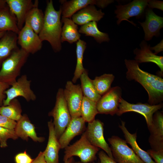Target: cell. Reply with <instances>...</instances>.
<instances>
[{
	"label": "cell",
	"mask_w": 163,
	"mask_h": 163,
	"mask_svg": "<svg viewBox=\"0 0 163 163\" xmlns=\"http://www.w3.org/2000/svg\"><path fill=\"white\" fill-rule=\"evenodd\" d=\"M140 49L136 48L133 50L135 55V60L139 63L151 62L155 63L160 68L161 73L163 72V56L155 54L150 50V46L143 40L140 43Z\"/></svg>",
	"instance_id": "obj_20"
},
{
	"label": "cell",
	"mask_w": 163,
	"mask_h": 163,
	"mask_svg": "<svg viewBox=\"0 0 163 163\" xmlns=\"http://www.w3.org/2000/svg\"><path fill=\"white\" fill-rule=\"evenodd\" d=\"M33 7L28 13L25 21L37 34H39L42 28L44 14L38 7V1H35Z\"/></svg>",
	"instance_id": "obj_26"
},
{
	"label": "cell",
	"mask_w": 163,
	"mask_h": 163,
	"mask_svg": "<svg viewBox=\"0 0 163 163\" xmlns=\"http://www.w3.org/2000/svg\"><path fill=\"white\" fill-rule=\"evenodd\" d=\"M126 123L121 121V124H119V127L124 134L127 143L131 146L132 149L136 155L145 163H155L146 152L141 149L136 142V132L132 134L127 129Z\"/></svg>",
	"instance_id": "obj_22"
},
{
	"label": "cell",
	"mask_w": 163,
	"mask_h": 163,
	"mask_svg": "<svg viewBox=\"0 0 163 163\" xmlns=\"http://www.w3.org/2000/svg\"><path fill=\"white\" fill-rule=\"evenodd\" d=\"M22 109L20 103L17 98L12 100L6 106H0V114L16 122L22 117Z\"/></svg>",
	"instance_id": "obj_30"
},
{
	"label": "cell",
	"mask_w": 163,
	"mask_h": 163,
	"mask_svg": "<svg viewBox=\"0 0 163 163\" xmlns=\"http://www.w3.org/2000/svg\"><path fill=\"white\" fill-rule=\"evenodd\" d=\"M81 117L85 122L90 123L94 120L98 113L97 108V103L83 96L81 110Z\"/></svg>",
	"instance_id": "obj_31"
},
{
	"label": "cell",
	"mask_w": 163,
	"mask_h": 163,
	"mask_svg": "<svg viewBox=\"0 0 163 163\" xmlns=\"http://www.w3.org/2000/svg\"><path fill=\"white\" fill-rule=\"evenodd\" d=\"M103 123L98 119L88 123L84 133L87 138L93 145L103 149L111 158L113 159L111 150L105 140L104 135Z\"/></svg>",
	"instance_id": "obj_11"
},
{
	"label": "cell",
	"mask_w": 163,
	"mask_h": 163,
	"mask_svg": "<svg viewBox=\"0 0 163 163\" xmlns=\"http://www.w3.org/2000/svg\"><path fill=\"white\" fill-rule=\"evenodd\" d=\"M75 161L74 158L73 157L69 159L67 161H65L64 163H74Z\"/></svg>",
	"instance_id": "obj_44"
},
{
	"label": "cell",
	"mask_w": 163,
	"mask_h": 163,
	"mask_svg": "<svg viewBox=\"0 0 163 163\" xmlns=\"http://www.w3.org/2000/svg\"><path fill=\"white\" fill-rule=\"evenodd\" d=\"M104 15L101 9L97 10L94 5H89L77 11L71 18L75 24L82 26L90 22H98Z\"/></svg>",
	"instance_id": "obj_21"
},
{
	"label": "cell",
	"mask_w": 163,
	"mask_h": 163,
	"mask_svg": "<svg viewBox=\"0 0 163 163\" xmlns=\"http://www.w3.org/2000/svg\"><path fill=\"white\" fill-rule=\"evenodd\" d=\"M99 148L89 142L84 133L79 140L64 148L63 161L64 162L74 156H77L83 163L94 162L97 159L96 155Z\"/></svg>",
	"instance_id": "obj_4"
},
{
	"label": "cell",
	"mask_w": 163,
	"mask_h": 163,
	"mask_svg": "<svg viewBox=\"0 0 163 163\" xmlns=\"http://www.w3.org/2000/svg\"><path fill=\"white\" fill-rule=\"evenodd\" d=\"M49 131L48 141L45 150L43 152L45 159L47 163H59V152L61 149L57 138L52 120L48 122Z\"/></svg>",
	"instance_id": "obj_19"
},
{
	"label": "cell",
	"mask_w": 163,
	"mask_h": 163,
	"mask_svg": "<svg viewBox=\"0 0 163 163\" xmlns=\"http://www.w3.org/2000/svg\"><path fill=\"white\" fill-rule=\"evenodd\" d=\"M7 6L6 0H0V10Z\"/></svg>",
	"instance_id": "obj_43"
},
{
	"label": "cell",
	"mask_w": 163,
	"mask_h": 163,
	"mask_svg": "<svg viewBox=\"0 0 163 163\" xmlns=\"http://www.w3.org/2000/svg\"><path fill=\"white\" fill-rule=\"evenodd\" d=\"M114 161L117 163H145L127 145L125 140L113 136L108 139Z\"/></svg>",
	"instance_id": "obj_6"
},
{
	"label": "cell",
	"mask_w": 163,
	"mask_h": 163,
	"mask_svg": "<svg viewBox=\"0 0 163 163\" xmlns=\"http://www.w3.org/2000/svg\"><path fill=\"white\" fill-rule=\"evenodd\" d=\"M79 32L85 34L86 36L94 37L96 42L101 43L104 42H108L110 40L108 34L100 31L97 27V22H89L81 26L78 30Z\"/></svg>",
	"instance_id": "obj_28"
},
{
	"label": "cell",
	"mask_w": 163,
	"mask_h": 163,
	"mask_svg": "<svg viewBox=\"0 0 163 163\" xmlns=\"http://www.w3.org/2000/svg\"><path fill=\"white\" fill-rule=\"evenodd\" d=\"M20 30L16 18L8 5L0 10V32L11 31L18 34Z\"/></svg>",
	"instance_id": "obj_27"
},
{
	"label": "cell",
	"mask_w": 163,
	"mask_h": 163,
	"mask_svg": "<svg viewBox=\"0 0 163 163\" xmlns=\"http://www.w3.org/2000/svg\"><path fill=\"white\" fill-rule=\"evenodd\" d=\"M14 130H11L0 126V146L6 147L7 141L9 139L16 140L18 138Z\"/></svg>",
	"instance_id": "obj_34"
},
{
	"label": "cell",
	"mask_w": 163,
	"mask_h": 163,
	"mask_svg": "<svg viewBox=\"0 0 163 163\" xmlns=\"http://www.w3.org/2000/svg\"><path fill=\"white\" fill-rule=\"evenodd\" d=\"M11 12L15 16L20 30L24 26L26 17L34 3L31 0H6Z\"/></svg>",
	"instance_id": "obj_16"
},
{
	"label": "cell",
	"mask_w": 163,
	"mask_h": 163,
	"mask_svg": "<svg viewBox=\"0 0 163 163\" xmlns=\"http://www.w3.org/2000/svg\"><path fill=\"white\" fill-rule=\"evenodd\" d=\"M79 78L83 96L97 103L101 96L96 91L93 84L92 80L89 77L86 70L85 69Z\"/></svg>",
	"instance_id": "obj_29"
},
{
	"label": "cell",
	"mask_w": 163,
	"mask_h": 163,
	"mask_svg": "<svg viewBox=\"0 0 163 163\" xmlns=\"http://www.w3.org/2000/svg\"><path fill=\"white\" fill-rule=\"evenodd\" d=\"M29 55L21 48H18L13 51L1 65L0 82L10 86L14 82L20 75Z\"/></svg>",
	"instance_id": "obj_3"
},
{
	"label": "cell",
	"mask_w": 163,
	"mask_h": 163,
	"mask_svg": "<svg viewBox=\"0 0 163 163\" xmlns=\"http://www.w3.org/2000/svg\"><path fill=\"white\" fill-rule=\"evenodd\" d=\"M48 115L52 117L56 136L58 139L71 120L67 103L64 97L63 89L59 88L57 93L56 101L53 109Z\"/></svg>",
	"instance_id": "obj_5"
},
{
	"label": "cell",
	"mask_w": 163,
	"mask_h": 163,
	"mask_svg": "<svg viewBox=\"0 0 163 163\" xmlns=\"http://www.w3.org/2000/svg\"><path fill=\"white\" fill-rule=\"evenodd\" d=\"M16 124V121L0 114V126L14 130Z\"/></svg>",
	"instance_id": "obj_35"
},
{
	"label": "cell",
	"mask_w": 163,
	"mask_h": 163,
	"mask_svg": "<svg viewBox=\"0 0 163 163\" xmlns=\"http://www.w3.org/2000/svg\"><path fill=\"white\" fill-rule=\"evenodd\" d=\"M42 42L38 34L26 23L18 34V43L29 54H34L40 50Z\"/></svg>",
	"instance_id": "obj_13"
},
{
	"label": "cell",
	"mask_w": 163,
	"mask_h": 163,
	"mask_svg": "<svg viewBox=\"0 0 163 163\" xmlns=\"http://www.w3.org/2000/svg\"><path fill=\"white\" fill-rule=\"evenodd\" d=\"M31 81L27 79L26 75H21L5 91L6 98L3 102V106L8 105L13 99L18 97H23L26 101H34L36 95L31 89Z\"/></svg>",
	"instance_id": "obj_7"
},
{
	"label": "cell",
	"mask_w": 163,
	"mask_h": 163,
	"mask_svg": "<svg viewBox=\"0 0 163 163\" xmlns=\"http://www.w3.org/2000/svg\"><path fill=\"white\" fill-rule=\"evenodd\" d=\"M146 152L155 163H163V150L155 151L151 149H148Z\"/></svg>",
	"instance_id": "obj_36"
},
{
	"label": "cell",
	"mask_w": 163,
	"mask_h": 163,
	"mask_svg": "<svg viewBox=\"0 0 163 163\" xmlns=\"http://www.w3.org/2000/svg\"><path fill=\"white\" fill-rule=\"evenodd\" d=\"M62 5V18H70L77 12L89 5L97 6L98 0H72L59 1Z\"/></svg>",
	"instance_id": "obj_23"
},
{
	"label": "cell",
	"mask_w": 163,
	"mask_h": 163,
	"mask_svg": "<svg viewBox=\"0 0 163 163\" xmlns=\"http://www.w3.org/2000/svg\"><path fill=\"white\" fill-rule=\"evenodd\" d=\"M121 88L117 86L111 88L101 96L97 102L98 113L109 114L113 116L117 112L122 98Z\"/></svg>",
	"instance_id": "obj_10"
},
{
	"label": "cell",
	"mask_w": 163,
	"mask_h": 163,
	"mask_svg": "<svg viewBox=\"0 0 163 163\" xmlns=\"http://www.w3.org/2000/svg\"><path fill=\"white\" fill-rule=\"evenodd\" d=\"M61 21L63 24L61 34V43L67 41L70 43H72L77 42L80 39L81 36L77 25L70 18H62Z\"/></svg>",
	"instance_id": "obj_25"
},
{
	"label": "cell",
	"mask_w": 163,
	"mask_h": 163,
	"mask_svg": "<svg viewBox=\"0 0 163 163\" xmlns=\"http://www.w3.org/2000/svg\"><path fill=\"white\" fill-rule=\"evenodd\" d=\"M150 132L149 142L151 149L163 150V113L157 111L153 114L151 125L148 127Z\"/></svg>",
	"instance_id": "obj_14"
},
{
	"label": "cell",
	"mask_w": 163,
	"mask_h": 163,
	"mask_svg": "<svg viewBox=\"0 0 163 163\" xmlns=\"http://www.w3.org/2000/svg\"><path fill=\"white\" fill-rule=\"evenodd\" d=\"M76 54L77 63L72 79V82L75 83L83 72L85 70L83 65V59L84 51L86 47V43L80 39L76 42Z\"/></svg>",
	"instance_id": "obj_33"
},
{
	"label": "cell",
	"mask_w": 163,
	"mask_h": 163,
	"mask_svg": "<svg viewBox=\"0 0 163 163\" xmlns=\"http://www.w3.org/2000/svg\"><path fill=\"white\" fill-rule=\"evenodd\" d=\"M10 86L8 84L0 82V106H2L3 101L6 98L5 91L9 88Z\"/></svg>",
	"instance_id": "obj_40"
},
{
	"label": "cell",
	"mask_w": 163,
	"mask_h": 163,
	"mask_svg": "<svg viewBox=\"0 0 163 163\" xmlns=\"http://www.w3.org/2000/svg\"><path fill=\"white\" fill-rule=\"evenodd\" d=\"M163 107V103L157 105H151L148 103H138L136 104L128 102L122 98L120 103L118 109L116 114L118 116L129 112H134L143 116L146 120L148 127L152 123V117L155 113Z\"/></svg>",
	"instance_id": "obj_8"
},
{
	"label": "cell",
	"mask_w": 163,
	"mask_h": 163,
	"mask_svg": "<svg viewBox=\"0 0 163 163\" xmlns=\"http://www.w3.org/2000/svg\"><path fill=\"white\" fill-rule=\"evenodd\" d=\"M14 131L18 138L27 141L29 138L35 142H43L45 139L44 137L37 136L34 125L26 114L22 115L21 119L17 122Z\"/></svg>",
	"instance_id": "obj_18"
},
{
	"label": "cell",
	"mask_w": 163,
	"mask_h": 163,
	"mask_svg": "<svg viewBox=\"0 0 163 163\" xmlns=\"http://www.w3.org/2000/svg\"><path fill=\"white\" fill-rule=\"evenodd\" d=\"M74 163H83L82 162H81V161H75L74 162ZM95 163L94 162H90V163Z\"/></svg>",
	"instance_id": "obj_46"
},
{
	"label": "cell",
	"mask_w": 163,
	"mask_h": 163,
	"mask_svg": "<svg viewBox=\"0 0 163 163\" xmlns=\"http://www.w3.org/2000/svg\"><path fill=\"white\" fill-rule=\"evenodd\" d=\"M114 76L111 74H104L96 77L92 82L97 92L101 96L107 92L114 79Z\"/></svg>",
	"instance_id": "obj_32"
},
{
	"label": "cell",
	"mask_w": 163,
	"mask_h": 163,
	"mask_svg": "<svg viewBox=\"0 0 163 163\" xmlns=\"http://www.w3.org/2000/svg\"><path fill=\"white\" fill-rule=\"evenodd\" d=\"M85 122L81 117L72 118L70 123L58 139L61 149H64L69 145L75 136L84 132L86 129Z\"/></svg>",
	"instance_id": "obj_17"
},
{
	"label": "cell",
	"mask_w": 163,
	"mask_h": 163,
	"mask_svg": "<svg viewBox=\"0 0 163 163\" xmlns=\"http://www.w3.org/2000/svg\"><path fill=\"white\" fill-rule=\"evenodd\" d=\"M127 71L126 77L129 81L134 80L140 84L148 94V104L155 105L163 101V79L157 75L142 70L135 60H125Z\"/></svg>",
	"instance_id": "obj_1"
},
{
	"label": "cell",
	"mask_w": 163,
	"mask_h": 163,
	"mask_svg": "<svg viewBox=\"0 0 163 163\" xmlns=\"http://www.w3.org/2000/svg\"><path fill=\"white\" fill-rule=\"evenodd\" d=\"M148 1V0H134L125 5H116L115 13L117 19V24L119 25L122 21H126L135 25L133 22L129 21V19L133 17L138 19L142 18L147 7Z\"/></svg>",
	"instance_id": "obj_9"
},
{
	"label": "cell",
	"mask_w": 163,
	"mask_h": 163,
	"mask_svg": "<svg viewBox=\"0 0 163 163\" xmlns=\"http://www.w3.org/2000/svg\"><path fill=\"white\" fill-rule=\"evenodd\" d=\"M98 156L99 158L98 163H117L103 151L99 152Z\"/></svg>",
	"instance_id": "obj_38"
},
{
	"label": "cell",
	"mask_w": 163,
	"mask_h": 163,
	"mask_svg": "<svg viewBox=\"0 0 163 163\" xmlns=\"http://www.w3.org/2000/svg\"><path fill=\"white\" fill-rule=\"evenodd\" d=\"M14 159L16 163H31L34 160L27 153L26 151L16 155Z\"/></svg>",
	"instance_id": "obj_37"
},
{
	"label": "cell",
	"mask_w": 163,
	"mask_h": 163,
	"mask_svg": "<svg viewBox=\"0 0 163 163\" xmlns=\"http://www.w3.org/2000/svg\"><path fill=\"white\" fill-rule=\"evenodd\" d=\"M147 6L148 8L152 9L155 8L163 11V2L155 0H148Z\"/></svg>",
	"instance_id": "obj_39"
},
{
	"label": "cell",
	"mask_w": 163,
	"mask_h": 163,
	"mask_svg": "<svg viewBox=\"0 0 163 163\" xmlns=\"http://www.w3.org/2000/svg\"><path fill=\"white\" fill-rule=\"evenodd\" d=\"M63 94L71 118L81 117V107L83 95L81 85H74L72 82L68 81L63 90Z\"/></svg>",
	"instance_id": "obj_12"
},
{
	"label": "cell",
	"mask_w": 163,
	"mask_h": 163,
	"mask_svg": "<svg viewBox=\"0 0 163 163\" xmlns=\"http://www.w3.org/2000/svg\"><path fill=\"white\" fill-rule=\"evenodd\" d=\"M17 41L18 34L9 31H7L0 39V65L13 51L18 48Z\"/></svg>",
	"instance_id": "obj_24"
},
{
	"label": "cell",
	"mask_w": 163,
	"mask_h": 163,
	"mask_svg": "<svg viewBox=\"0 0 163 163\" xmlns=\"http://www.w3.org/2000/svg\"><path fill=\"white\" fill-rule=\"evenodd\" d=\"M61 14V8L58 11L56 10L54 7L52 0L48 1L44 14L43 26L38 34L42 42L48 41L55 52H59L62 49Z\"/></svg>",
	"instance_id": "obj_2"
},
{
	"label": "cell",
	"mask_w": 163,
	"mask_h": 163,
	"mask_svg": "<svg viewBox=\"0 0 163 163\" xmlns=\"http://www.w3.org/2000/svg\"><path fill=\"white\" fill-rule=\"evenodd\" d=\"M145 21L139 23L144 32L145 40H151L154 36L160 35V30L163 27V18L156 14L152 9L146 8L145 11Z\"/></svg>",
	"instance_id": "obj_15"
},
{
	"label": "cell",
	"mask_w": 163,
	"mask_h": 163,
	"mask_svg": "<svg viewBox=\"0 0 163 163\" xmlns=\"http://www.w3.org/2000/svg\"><path fill=\"white\" fill-rule=\"evenodd\" d=\"M6 32V31L0 32V39L3 37Z\"/></svg>",
	"instance_id": "obj_45"
},
{
	"label": "cell",
	"mask_w": 163,
	"mask_h": 163,
	"mask_svg": "<svg viewBox=\"0 0 163 163\" xmlns=\"http://www.w3.org/2000/svg\"><path fill=\"white\" fill-rule=\"evenodd\" d=\"M31 163H47L45 159L43 152H40Z\"/></svg>",
	"instance_id": "obj_42"
},
{
	"label": "cell",
	"mask_w": 163,
	"mask_h": 163,
	"mask_svg": "<svg viewBox=\"0 0 163 163\" xmlns=\"http://www.w3.org/2000/svg\"><path fill=\"white\" fill-rule=\"evenodd\" d=\"M150 50H154L155 52L154 53L156 55L158 53L163 51V40L162 39L161 41L155 46L150 48Z\"/></svg>",
	"instance_id": "obj_41"
}]
</instances>
